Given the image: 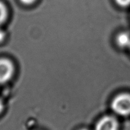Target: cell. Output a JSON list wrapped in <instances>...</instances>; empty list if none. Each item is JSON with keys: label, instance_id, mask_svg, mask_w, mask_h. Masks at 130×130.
<instances>
[{"label": "cell", "instance_id": "7a4b0ae2", "mask_svg": "<svg viewBox=\"0 0 130 130\" xmlns=\"http://www.w3.org/2000/svg\"><path fill=\"white\" fill-rule=\"evenodd\" d=\"M13 66L7 59H0V84L9 80L13 73Z\"/></svg>", "mask_w": 130, "mask_h": 130}, {"label": "cell", "instance_id": "5b68a950", "mask_svg": "<svg viewBox=\"0 0 130 130\" xmlns=\"http://www.w3.org/2000/svg\"><path fill=\"white\" fill-rule=\"evenodd\" d=\"M7 15V10L3 3L0 2V25L5 21Z\"/></svg>", "mask_w": 130, "mask_h": 130}, {"label": "cell", "instance_id": "9c48e42d", "mask_svg": "<svg viewBox=\"0 0 130 130\" xmlns=\"http://www.w3.org/2000/svg\"><path fill=\"white\" fill-rule=\"evenodd\" d=\"M3 109V103L2 102V101L0 100V113L2 112Z\"/></svg>", "mask_w": 130, "mask_h": 130}, {"label": "cell", "instance_id": "277c9868", "mask_svg": "<svg viewBox=\"0 0 130 130\" xmlns=\"http://www.w3.org/2000/svg\"><path fill=\"white\" fill-rule=\"evenodd\" d=\"M117 43L121 47H130V35L127 32H121L117 36Z\"/></svg>", "mask_w": 130, "mask_h": 130}, {"label": "cell", "instance_id": "6da1fadb", "mask_svg": "<svg viewBox=\"0 0 130 130\" xmlns=\"http://www.w3.org/2000/svg\"><path fill=\"white\" fill-rule=\"evenodd\" d=\"M112 110L120 116L130 114V94L123 93L115 98L112 103Z\"/></svg>", "mask_w": 130, "mask_h": 130}, {"label": "cell", "instance_id": "52a82bcc", "mask_svg": "<svg viewBox=\"0 0 130 130\" xmlns=\"http://www.w3.org/2000/svg\"><path fill=\"white\" fill-rule=\"evenodd\" d=\"M35 0H21V2H22V3L26 5H29L32 3L35 2Z\"/></svg>", "mask_w": 130, "mask_h": 130}, {"label": "cell", "instance_id": "30bf717a", "mask_svg": "<svg viewBox=\"0 0 130 130\" xmlns=\"http://www.w3.org/2000/svg\"><path fill=\"white\" fill-rule=\"evenodd\" d=\"M80 130H89V129H80Z\"/></svg>", "mask_w": 130, "mask_h": 130}, {"label": "cell", "instance_id": "3957f363", "mask_svg": "<svg viewBox=\"0 0 130 130\" xmlns=\"http://www.w3.org/2000/svg\"><path fill=\"white\" fill-rule=\"evenodd\" d=\"M119 124L117 119L112 116L102 117L95 126L94 130H118Z\"/></svg>", "mask_w": 130, "mask_h": 130}, {"label": "cell", "instance_id": "ba28073f", "mask_svg": "<svg viewBox=\"0 0 130 130\" xmlns=\"http://www.w3.org/2000/svg\"><path fill=\"white\" fill-rule=\"evenodd\" d=\"M5 37V32H3L2 30L0 29V42H2V41L4 40Z\"/></svg>", "mask_w": 130, "mask_h": 130}, {"label": "cell", "instance_id": "8992f818", "mask_svg": "<svg viewBox=\"0 0 130 130\" xmlns=\"http://www.w3.org/2000/svg\"><path fill=\"white\" fill-rule=\"evenodd\" d=\"M116 2L121 7H126L130 5V0H116Z\"/></svg>", "mask_w": 130, "mask_h": 130}, {"label": "cell", "instance_id": "8fae6325", "mask_svg": "<svg viewBox=\"0 0 130 130\" xmlns=\"http://www.w3.org/2000/svg\"><path fill=\"white\" fill-rule=\"evenodd\" d=\"M129 48H130V47H129Z\"/></svg>", "mask_w": 130, "mask_h": 130}]
</instances>
